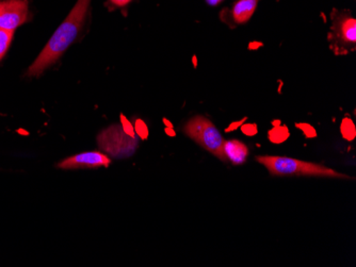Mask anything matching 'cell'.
I'll list each match as a JSON object with an SVG mask.
<instances>
[{
	"label": "cell",
	"mask_w": 356,
	"mask_h": 267,
	"mask_svg": "<svg viewBox=\"0 0 356 267\" xmlns=\"http://www.w3.org/2000/svg\"><path fill=\"white\" fill-rule=\"evenodd\" d=\"M90 3L91 0H78L69 17L60 25L39 57L28 69L26 74L27 77H37L41 75L47 67L56 63V61L63 55L64 51L69 49L83 27Z\"/></svg>",
	"instance_id": "1"
},
{
	"label": "cell",
	"mask_w": 356,
	"mask_h": 267,
	"mask_svg": "<svg viewBox=\"0 0 356 267\" xmlns=\"http://www.w3.org/2000/svg\"><path fill=\"white\" fill-rule=\"evenodd\" d=\"M256 161L266 167L272 176H306L322 177V178L347 179L352 177L339 174L338 171L318 163L306 162L288 157L279 155H258Z\"/></svg>",
	"instance_id": "2"
},
{
	"label": "cell",
	"mask_w": 356,
	"mask_h": 267,
	"mask_svg": "<svg viewBox=\"0 0 356 267\" xmlns=\"http://www.w3.org/2000/svg\"><path fill=\"white\" fill-rule=\"evenodd\" d=\"M184 131L200 146L209 151L211 155H215L223 162H227L223 153L225 139L209 119L204 117H193L186 123Z\"/></svg>",
	"instance_id": "3"
},
{
	"label": "cell",
	"mask_w": 356,
	"mask_h": 267,
	"mask_svg": "<svg viewBox=\"0 0 356 267\" xmlns=\"http://www.w3.org/2000/svg\"><path fill=\"white\" fill-rule=\"evenodd\" d=\"M99 148L113 158L124 159L131 157L139 145L138 137H131L119 125L111 126L97 137Z\"/></svg>",
	"instance_id": "4"
},
{
	"label": "cell",
	"mask_w": 356,
	"mask_h": 267,
	"mask_svg": "<svg viewBox=\"0 0 356 267\" xmlns=\"http://www.w3.org/2000/svg\"><path fill=\"white\" fill-rule=\"evenodd\" d=\"M27 0H7L0 3V28L14 33V30L27 21Z\"/></svg>",
	"instance_id": "5"
},
{
	"label": "cell",
	"mask_w": 356,
	"mask_h": 267,
	"mask_svg": "<svg viewBox=\"0 0 356 267\" xmlns=\"http://www.w3.org/2000/svg\"><path fill=\"white\" fill-rule=\"evenodd\" d=\"M111 160L105 153L99 151H88L79 153L65 159L59 163L58 167L61 169H96V167H108Z\"/></svg>",
	"instance_id": "6"
},
{
	"label": "cell",
	"mask_w": 356,
	"mask_h": 267,
	"mask_svg": "<svg viewBox=\"0 0 356 267\" xmlns=\"http://www.w3.org/2000/svg\"><path fill=\"white\" fill-rule=\"evenodd\" d=\"M223 153L227 162L233 163L234 165H240L247 161L249 149L245 143L240 142L237 139H232V141L224 142Z\"/></svg>",
	"instance_id": "7"
},
{
	"label": "cell",
	"mask_w": 356,
	"mask_h": 267,
	"mask_svg": "<svg viewBox=\"0 0 356 267\" xmlns=\"http://www.w3.org/2000/svg\"><path fill=\"white\" fill-rule=\"evenodd\" d=\"M335 37L343 46H354L356 43V21L353 17L341 19L335 27Z\"/></svg>",
	"instance_id": "8"
},
{
	"label": "cell",
	"mask_w": 356,
	"mask_h": 267,
	"mask_svg": "<svg viewBox=\"0 0 356 267\" xmlns=\"http://www.w3.org/2000/svg\"><path fill=\"white\" fill-rule=\"evenodd\" d=\"M257 3L258 0H238L233 9V17L236 23H247L255 12Z\"/></svg>",
	"instance_id": "9"
},
{
	"label": "cell",
	"mask_w": 356,
	"mask_h": 267,
	"mask_svg": "<svg viewBox=\"0 0 356 267\" xmlns=\"http://www.w3.org/2000/svg\"><path fill=\"white\" fill-rule=\"evenodd\" d=\"M13 33L0 28V60L3 59V55L9 49L10 44H11L12 39H13Z\"/></svg>",
	"instance_id": "10"
},
{
	"label": "cell",
	"mask_w": 356,
	"mask_h": 267,
	"mask_svg": "<svg viewBox=\"0 0 356 267\" xmlns=\"http://www.w3.org/2000/svg\"><path fill=\"white\" fill-rule=\"evenodd\" d=\"M341 129H347V130H341V132H343V137H345L346 139H351L349 135L350 131L355 135V127H354L351 119H345V121H343V123H341Z\"/></svg>",
	"instance_id": "11"
},
{
	"label": "cell",
	"mask_w": 356,
	"mask_h": 267,
	"mask_svg": "<svg viewBox=\"0 0 356 267\" xmlns=\"http://www.w3.org/2000/svg\"><path fill=\"white\" fill-rule=\"evenodd\" d=\"M136 131H137L138 135L141 137L142 139H147L149 135V131H147V127L141 119H138L136 121Z\"/></svg>",
	"instance_id": "12"
},
{
	"label": "cell",
	"mask_w": 356,
	"mask_h": 267,
	"mask_svg": "<svg viewBox=\"0 0 356 267\" xmlns=\"http://www.w3.org/2000/svg\"><path fill=\"white\" fill-rule=\"evenodd\" d=\"M121 119L122 125H123L122 127H123L124 131H125L127 135H131V137H136L135 129H134L131 123L127 121V119H126L124 115H121Z\"/></svg>",
	"instance_id": "13"
},
{
	"label": "cell",
	"mask_w": 356,
	"mask_h": 267,
	"mask_svg": "<svg viewBox=\"0 0 356 267\" xmlns=\"http://www.w3.org/2000/svg\"><path fill=\"white\" fill-rule=\"evenodd\" d=\"M131 0H111L112 3L120 6V7H123V6L127 5V3H131Z\"/></svg>",
	"instance_id": "14"
},
{
	"label": "cell",
	"mask_w": 356,
	"mask_h": 267,
	"mask_svg": "<svg viewBox=\"0 0 356 267\" xmlns=\"http://www.w3.org/2000/svg\"><path fill=\"white\" fill-rule=\"evenodd\" d=\"M219 1L220 0H208V3H211V5H217Z\"/></svg>",
	"instance_id": "15"
},
{
	"label": "cell",
	"mask_w": 356,
	"mask_h": 267,
	"mask_svg": "<svg viewBox=\"0 0 356 267\" xmlns=\"http://www.w3.org/2000/svg\"><path fill=\"white\" fill-rule=\"evenodd\" d=\"M165 131H167L168 135H172V137H174V135H175V132H174L173 130L170 131L169 128L165 129Z\"/></svg>",
	"instance_id": "16"
}]
</instances>
